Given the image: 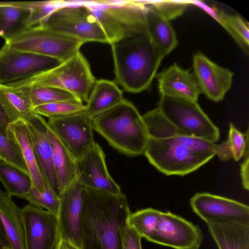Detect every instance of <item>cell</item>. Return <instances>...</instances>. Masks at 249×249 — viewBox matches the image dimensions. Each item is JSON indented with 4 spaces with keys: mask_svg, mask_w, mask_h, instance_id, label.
Wrapping results in <instances>:
<instances>
[{
    "mask_svg": "<svg viewBox=\"0 0 249 249\" xmlns=\"http://www.w3.org/2000/svg\"><path fill=\"white\" fill-rule=\"evenodd\" d=\"M214 152L222 161L231 159L238 161L242 157L248 156L249 131L244 135L230 123L227 140L222 143L215 144Z\"/></svg>",
    "mask_w": 249,
    "mask_h": 249,
    "instance_id": "obj_28",
    "label": "cell"
},
{
    "mask_svg": "<svg viewBox=\"0 0 249 249\" xmlns=\"http://www.w3.org/2000/svg\"><path fill=\"white\" fill-rule=\"evenodd\" d=\"M6 134L8 138L19 147L28 168L33 186L40 192L44 191L43 178L40 173L31 137L24 120L9 124Z\"/></svg>",
    "mask_w": 249,
    "mask_h": 249,
    "instance_id": "obj_21",
    "label": "cell"
},
{
    "mask_svg": "<svg viewBox=\"0 0 249 249\" xmlns=\"http://www.w3.org/2000/svg\"><path fill=\"white\" fill-rule=\"evenodd\" d=\"M110 45L116 82L128 92L148 89L164 57L147 31L124 36Z\"/></svg>",
    "mask_w": 249,
    "mask_h": 249,
    "instance_id": "obj_2",
    "label": "cell"
},
{
    "mask_svg": "<svg viewBox=\"0 0 249 249\" xmlns=\"http://www.w3.org/2000/svg\"><path fill=\"white\" fill-rule=\"evenodd\" d=\"M249 156L245 157V160L241 165L240 176L243 188L247 190L249 189Z\"/></svg>",
    "mask_w": 249,
    "mask_h": 249,
    "instance_id": "obj_39",
    "label": "cell"
},
{
    "mask_svg": "<svg viewBox=\"0 0 249 249\" xmlns=\"http://www.w3.org/2000/svg\"><path fill=\"white\" fill-rule=\"evenodd\" d=\"M207 225L218 249H249V224L218 221Z\"/></svg>",
    "mask_w": 249,
    "mask_h": 249,
    "instance_id": "obj_22",
    "label": "cell"
},
{
    "mask_svg": "<svg viewBox=\"0 0 249 249\" xmlns=\"http://www.w3.org/2000/svg\"><path fill=\"white\" fill-rule=\"evenodd\" d=\"M123 99V92L115 82L106 79L96 80L84 112L92 119L113 107Z\"/></svg>",
    "mask_w": 249,
    "mask_h": 249,
    "instance_id": "obj_26",
    "label": "cell"
},
{
    "mask_svg": "<svg viewBox=\"0 0 249 249\" xmlns=\"http://www.w3.org/2000/svg\"><path fill=\"white\" fill-rule=\"evenodd\" d=\"M193 67L201 93L214 102L222 100L231 86L233 73L200 53L194 55Z\"/></svg>",
    "mask_w": 249,
    "mask_h": 249,
    "instance_id": "obj_17",
    "label": "cell"
},
{
    "mask_svg": "<svg viewBox=\"0 0 249 249\" xmlns=\"http://www.w3.org/2000/svg\"><path fill=\"white\" fill-rule=\"evenodd\" d=\"M193 212L206 224L234 221L249 224V207L239 201L207 193L196 194L190 200Z\"/></svg>",
    "mask_w": 249,
    "mask_h": 249,
    "instance_id": "obj_15",
    "label": "cell"
},
{
    "mask_svg": "<svg viewBox=\"0 0 249 249\" xmlns=\"http://www.w3.org/2000/svg\"><path fill=\"white\" fill-rule=\"evenodd\" d=\"M143 2L145 6L147 33L153 44L164 57L178 44L176 33L169 20L158 12L148 1Z\"/></svg>",
    "mask_w": 249,
    "mask_h": 249,
    "instance_id": "obj_20",
    "label": "cell"
},
{
    "mask_svg": "<svg viewBox=\"0 0 249 249\" xmlns=\"http://www.w3.org/2000/svg\"><path fill=\"white\" fill-rule=\"evenodd\" d=\"M62 5V0L30 1L29 28L39 25L50 14Z\"/></svg>",
    "mask_w": 249,
    "mask_h": 249,
    "instance_id": "obj_36",
    "label": "cell"
},
{
    "mask_svg": "<svg viewBox=\"0 0 249 249\" xmlns=\"http://www.w3.org/2000/svg\"><path fill=\"white\" fill-rule=\"evenodd\" d=\"M157 108L179 135L199 138L213 143L219 140V129L197 102L160 95Z\"/></svg>",
    "mask_w": 249,
    "mask_h": 249,
    "instance_id": "obj_8",
    "label": "cell"
},
{
    "mask_svg": "<svg viewBox=\"0 0 249 249\" xmlns=\"http://www.w3.org/2000/svg\"><path fill=\"white\" fill-rule=\"evenodd\" d=\"M162 16L169 21L181 16L190 4L186 0L148 1Z\"/></svg>",
    "mask_w": 249,
    "mask_h": 249,
    "instance_id": "obj_37",
    "label": "cell"
},
{
    "mask_svg": "<svg viewBox=\"0 0 249 249\" xmlns=\"http://www.w3.org/2000/svg\"><path fill=\"white\" fill-rule=\"evenodd\" d=\"M48 134L53 168L61 193L76 179V160L49 126Z\"/></svg>",
    "mask_w": 249,
    "mask_h": 249,
    "instance_id": "obj_27",
    "label": "cell"
},
{
    "mask_svg": "<svg viewBox=\"0 0 249 249\" xmlns=\"http://www.w3.org/2000/svg\"><path fill=\"white\" fill-rule=\"evenodd\" d=\"M30 1L0 2V36L7 42L29 28Z\"/></svg>",
    "mask_w": 249,
    "mask_h": 249,
    "instance_id": "obj_23",
    "label": "cell"
},
{
    "mask_svg": "<svg viewBox=\"0 0 249 249\" xmlns=\"http://www.w3.org/2000/svg\"><path fill=\"white\" fill-rule=\"evenodd\" d=\"M160 95L197 101L201 91L193 73L176 63L157 73Z\"/></svg>",
    "mask_w": 249,
    "mask_h": 249,
    "instance_id": "obj_19",
    "label": "cell"
},
{
    "mask_svg": "<svg viewBox=\"0 0 249 249\" xmlns=\"http://www.w3.org/2000/svg\"><path fill=\"white\" fill-rule=\"evenodd\" d=\"M161 211L148 208L131 213L127 223L142 238L149 241L157 230Z\"/></svg>",
    "mask_w": 249,
    "mask_h": 249,
    "instance_id": "obj_30",
    "label": "cell"
},
{
    "mask_svg": "<svg viewBox=\"0 0 249 249\" xmlns=\"http://www.w3.org/2000/svg\"><path fill=\"white\" fill-rule=\"evenodd\" d=\"M119 231L122 249H142V237L127 222L121 226Z\"/></svg>",
    "mask_w": 249,
    "mask_h": 249,
    "instance_id": "obj_38",
    "label": "cell"
},
{
    "mask_svg": "<svg viewBox=\"0 0 249 249\" xmlns=\"http://www.w3.org/2000/svg\"><path fill=\"white\" fill-rule=\"evenodd\" d=\"M32 140L37 163L43 178L59 196L61 190L52 160V148L47 122L43 117L33 112L24 120Z\"/></svg>",
    "mask_w": 249,
    "mask_h": 249,
    "instance_id": "obj_18",
    "label": "cell"
},
{
    "mask_svg": "<svg viewBox=\"0 0 249 249\" xmlns=\"http://www.w3.org/2000/svg\"><path fill=\"white\" fill-rule=\"evenodd\" d=\"M54 249H79L71 243L59 239Z\"/></svg>",
    "mask_w": 249,
    "mask_h": 249,
    "instance_id": "obj_42",
    "label": "cell"
},
{
    "mask_svg": "<svg viewBox=\"0 0 249 249\" xmlns=\"http://www.w3.org/2000/svg\"><path fill=\"white\" fill-rule=\"evenodd\" d=\"M0 160L29 175L18 146L8 138L6 131L0 128Z\"/></svg>",
    "mask_w": 249,
    "mask_h": 249,
    "instance_id": "obj_34",
    "label": "cell"
},
{
    "mask_svg": "<svg viewBox=\"0 0 249 249\" xmlns=\"http://www.w3.org/2000/svg\"><path fill=\"white\" fill-rule=\"evenodd\" d=\"M43 178L44 191L40 192L36 187L32 186L29 192L25 195L24 199L31 204L46 211L57 216L60 206V197L50 187L46 180Z\"/></svg>",
    "mask_w": 249,
    "mask_h": 249,
    "instance_id": "obj_32",
    "label": "cell"
},
{
    "mask_svg": "<svg viewBox=\"0 0 249 249\" xmlns=\"http://www.w3.org/2000/svg\"><path fill=\"white\" fill-rule=\"evenodd\" d=\"M203 239L200 228L170 212H161L157 231L149 240L174 249H199Z\"/></svg>",
    "mask_w": 249,
    "mask_h": 249,
    "instance_id": "obj_12",
    "label": "cell"
},
{
    "mask_svg": "<svg viewBox=\"0 0 249 249\" xmlns=\"http://www.w3.org/2000/svg\"><path fill=\"white\" fill-rule=\"evenodd\" d=\"M91 120L83 111L62 117L50 118L47 124L76 160L87 152L95 142Z\"/></svg>",
    "mask_w": 249,
    "mask_h": 249,
    "instance_id": "obj_10",
    "label": "cell"
},
{
    "mask_svg": "<svg viewBox=\"0 0 249 249\" xmlns=\"http://www.w3.org/2000/svg\"><path fill=\"white\" fill-rule=\"evenodd\" d=\"M9 123H10L0 103V128L6 131V128Z\"/></svg>",
    "mask_w": 249,
    "mask_h": 249,
    "instance_id": "obj_41",
    "label": "cell"
},
{
    "mask_svg": "<svg viewBox=\"0 0 249 249\" xmlns=\"http://www.w3.org/2000/svg\"><path fill=\"white\" fill-rule=\"evenodd\" d=\"M106 156L95 142L84 155L76 160V179L87 188L112 194L121 192L120 186L109 175Z\"/></svg>",
    "mask_w": 249,
    "mask_h": 249,
    "instance_id": "obj_16",
    "label": "cell"
},
{
    "mask_svg": "<svg viewBox=\"0 0 249 249\" xmlns=\"http://www.w3.org/2000/svg\"><path fill=\"white\" fill-rule=\"evenodd\" d=\"M8 248H11L10 243L5 228L0 218V249Z\"/></svg>",
    "mask_w": 249,
    "mask_h": 249,
    "instance_id": "obj_40",
    "label": "cell"
},
{
    "mask_svg": "<svg viewBox=\"0 0 249 249\" xmlns=\"http://www.w3.org/2000/svg\"><path fill=\"white\" fill-rule=\"evenodd\" d=\"M95 81L88 60L79 51L52 69L5 84L16 87L57 88L87 103Z\"/></svg>",
    "mask_w": 249,
    "mask_h": 249,
    "instance_id": "obj_4",
    "label": "cell"
},
{
    "mask_svg": "<svg viewBox=\"0 0 249 249\" xmlns=\"http://www.w3.org/2000/svg\"><path fill=\"white\" fill-rule=\"evenodd\" d=\"M86 187L76 179L62 191L57 215L59 239L82 249V217Z\"/></svg>",
    "mask_w": 249,
    "mask_h": 249,
    "instance_id": "obj_14",
    "label": "cell"
},
{
    "mask_svg": "<svg viewBox=\"0 0 249 249\" xmlns=\"http://www.w3.org/2000/svg\"><path fill=\"white\" fill-rule=\"evenodd\" d=\"M0 218L5 228L11 249H25L21 209L12 196L0 189Z\"/></svg>",
    "mask_w": 249,
    "mask_h": 249,
    "instance_id": "obj_24",
    "label": "cell"
},
{
    "mask_svg": "<svg viewBox=\"0 0 249 249\" xmlns=\"http://www.w3.org/2000/svg\"><path fill=\"white\" fill-rule=\"evenodd\" d=\"M25 249H54L59 240L57 217L31 204L21 209Z\"/></svg>",
    "mask_w": 249,
    "mask_h": 249,
    "instance_id": "obj_13",
    "label": "cell"
},
{
    "mask_svg": "<svg viewBox=\"0 0 249 249\" xmlns=\"http://www.w3.org/2000/svg\"><path fill=\"white\" fill-rule=\"evenodd\" d=\"M0 181L12 196L24 199L33 186L29 175L0 160Z\"/></svg>",
    "mask_w": 249,
    "mask_h": 249,
    "instance_id": "obj_29",
    "label": "cell"
},
{
    "mask_svg": "<svg viewBox=\"0 0 249 249\" xmlns=\"http://www.w3.org/2000/svg\"><path fill=\"white\" fill-rule=\"evenodd\" d=\"M30 98L33 108L40 105L57 102H82L69 92L49 87L31 88Z\"/></svg>",
    "mask_w": 249,
    "mask_h": 249,
    "instance_id": "obj_33",
    "label": "cell"
},
{
    "mask_svg": "<svg viewBox=\"0 0 249 249\" xmlns=\"http://www.w3.org/2000/svg\"><path fill=\"white\" fill-rule=\"evenodd\" d=\"M11 249V248H8V249Z\"/></svg>",
    "mask_w": 249,
    "mask_h": 249,
    "instance_id": "obj_43",
    "label": "cell"
},
{
    "mask_svg": "<svg viewBox=\"0 0 249 249\" xmlns=\"http://www.w3.org/2000/svg\"><path fill=\"white\" fill-rule=\"evenodd\" d=\"M31 88L0 84V103L10 123L25 120L33 112Z\"/></svg>",
    "mask_w": 249,
    "mask_h": 249,
    "instance_id": "obj_25",
    "label": "cell"
},
{
    "mask_svg": "<svg viewBox=\"0 0 249 249\" xmlns=\"http://www.w3.org/2000/svg\"><path fill=\"white\" fill-rule=\"evenodd\" d=\"M39 25L84 41L109 44L96 17L82 1H64Z\"/></svg>",
    "mask_w": 249,
    "mask_h": 249,
    "instance_id": "obj_7",
    "label": "cell"
},
{
    "mask_svg": "<svg viewBox=\"0 0 249 249\" xmlns=\"http://www.w3.org/2000/svg\"><path fill=\"white\" fill-rule=\"evenodd\" d=\"M91 123L93 130L120 153L130 157L144 154L149 138L147 128L142 115L127 100L93 117Z\"/></svg>",
    "mask_w": 249,
    "mask_h": 249,
    "instance_id": "obj_3",
    "label": "cell"
},
{
    "mask_svg": "<svg viewBox=\"0 0 249 249\" xmlns=\"http://www.w3.org/2000/svg\"><path fill=\"white\" fill-rule=\"evenodd\" d=\"M61 63L55 58L15 50L5 44L0 50V84L34 76Z\"/></svg>",
    "mask_w": 249,
    "mask_h": 249,
    "instance_id": "obj_11",
    "label": "cell"
},
{
    "mask_svg": "<svg viewBox=\"0 0 249 249\" xmlns=\"http://www.w3.org/2000/svg\"><path fill=\"white\" fill-rule=\"evenodd\" d=\"M84 41L41 25L29 28L5 42L18 51L53 57L62 62L78 52Z\"/></svg>",
    "mask_w": 249,
    "mask_h": 249,
    "instance_id": "obj_9",
    "label": "cell"
},
{
    "mask_svg": "<svg viewBox=\"0 0 249 249\" xmlns=\"http://www.w3.org/2000/svg\"><path fill=\"white\" fill-rule=\"evenodd\" d=\"M82 2L97 18L108 39L109 44L124 36L146 31L143 1Z\"/></svg>",
    "mask_w": 249,
    "mask_h": 249,
    "instance_id": "obj_5",
    "label": "cell"
},
{
    "mask_svg": "<svg viewBox=\"0 0 249 249\" xmlns=\"http://www.w3.org/2000/svg\"><path fill=\"white\" fill-rule=\"evenodd\" d=\"M86 105L79 102H57L37 106L33 112L50 118L67 116L85 111Z\"/></svg>",
    "mask_w": 249,
    "mask_h": 249,
    "instance_id": "obj_35",
    "label": "cell"
},
{
    "mask_svg": "<svg viewBox=\"0 0 249 249\" xmlns=\"http://www.w3.org/2000/svg\"><path fill=\"white\" fill-rule=\"evenodd\" d=\"M218 22L230 34L248 54L249 50V29L238 16L231 15L224 11L218 13Z\"/></svg>",
    "mask_w": 249,
    "mask_h": 249,
    "instance_id": "obj_31",
    "label": "cell"
},
{
    "mask_svg": "<svg viewBox=\"0 0 249 249\" xmlns=\"http://www.w3.org/2000/svg\"><path fill=\"white\" fill-rule=\"evenodd\" d=\"M178 135L161 139L149 137L144 150L143 155L149 162L168 176L191 173L213 157L195 152Z\"/></svg>",
    "mask_w": 249,
    "mask_h": 249,
    "instance_id": "obj_6",
    "label": "cell"
},
{
    "mask_svg": "<svg viewBox=\"0 0 249 249\" xmlns=\"http://www.w3.org/2000/svg\"><path fill=\"white\" fill-rule=\"evenodd\" d=\"M131 213L126 196L86 187L82 217V249H122L119 231Z\"/></svg>",
    "mask_w": 249,
    "mask_h": 249,
    "instance_id": "obj_1",
    "label": "cell"
}]
</instances>
